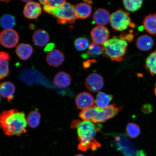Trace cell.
<instances>
[{"instance_id":"obj_27","label":"cell","mask_w":156,"mask_h":156,"mask_svg":"<svg viewBox=\"0 0 156 156\" xmlns=\"http://www.w3.org/2000/svg\"><path fill=\"white\" fill-rule=\"evenodd\" d=\"M15 19L12 15L5 14L3 15L0 19V25L3 29H12L15 27Z\"/></svg>"},{"instance_id":"obj_15","label":"cell","mask_w":156,"mask_h":156,"mask_svg":"<svg viewBox=\"0 0 156 156\" xmlns=\"http://www.w3.org/2000/svg\"><path fill=\"white\" fill-rule=\"evenodd\" d=\"M110 15L106 9L100 8L94 13L93 20L95 24L103 26L108 24L110 20Z\"/></svg>"},{"instance_id":"obj_26","label":"cell","mask_w":156,"mask_h":156,"mask_svg":"<svg viewBox=\"0 0 156 156\" xmlns=\"http://www.w3.org/2000/svg\"><path fill=\"white\" fill-rule=\"evenodd\" d=\"M145 66L146 70L152 75H156V50L146 58Z\"/></svg>"},{"instance_id":"obj_39","label":"cell","mask_w":156,"mask_h":156,"mask_svg":"<svg viewBox=\"0 0 156 156\" xmlns=\"http://www.w3.org/2000/svg\"><path fill=\"white\" fill-rule=\"evenodd\" d=\"M75 156H85L83 154H77L76 155H75Z\"/></svg>"},{"instance_id":"obj_30","label":"cell","mask_w":156,"mask_h":156,"mask_svg":"<svg viewBox=\"0 0 156 156\" xmlns=\"http://www.w3.org/2000/svg\"><path fill=\"white\" fill-rule=\"evenodd\" d=\"M74 44L77 50L83 51L88 48L89 42L87 38L82 37L76 39Z\"/></svg>"},{"instance_id":"obj_28","label":"cell","mask_w":156,"mask_h":156,"mask_svg":"<svg viewBox=\"0 0 156 156\" xmlns=\"http://www.w3.org/2000/svg\"><path fill=\"white\" fill-rule=\"evenodd\" d=\"M126 132L127 136L129 137L134 139L140 136L141 129L137 124L130 122L127 124Z\"/></svg>"},{"instance_id":"obj_8","label":"cell","mask_w":156,"mask_h":156,"mask_svg":"<svg viewBox=\"0 0 156 156\" xmlns=\"http://www.w3.org/2000/svg\"><path fill=\"white\" fill-rule=\"evenodd\" d=\"M19 40L18 33L13 29H5L0 34V43L7 48H14L18 43Z\"/></svg>"},{"instance_id":"obj_17","label":"cell","mask_w":156,"mask_h":156,"mask_svg":"<svg viewBox=\"0 0 156 156\" xmlns=\"http://www.w3.org/2000/svg\"><path fill=\"white\" fill-rule=\"evenodd\" d=\"M32 39L36 45L42 47L48 44L50 40V37L46 31L38 29L35 31L33 34Z\"/></svg>"},{"instance_id":"obj_23","label":"cell","mask_w":156,"mask_h":156,"mask_svg":"<svg viewBox=\"0 0 156 156\" xmlns=\"http://www.w3.org/2000/svg\"><path fill=\"white\" fill-rule=\"evenodd\" d=\"M113 99L112 95L107 94L103 92H99L97 95L95 103L98 107L104 108L109 106Z\"/></svg>"},{"instance_id":"obj_37","label":"cell","mask_w":156,"mask_h":156,"mask_svg":"<svg viewBox=\"0 0 156 156\" xmlns=\"http://www.w3.org/2000/svg\"><path fill=\"white\" fill-rule=\"evenodd\" d=\"M84 2L85 3L89 4H91L93 3V1H84Z\"/></svg>"},{"instance_id":"obj_29","label":"cell","mask_w":156,"mask_h":156,"mask_svg":"<svg viewBox=\"0 0 156 156\" xmlns=\"http://www.w3.org/2000/svg\"><path fill=\"white\" fill-rule=\"evenodd\" d=\"M143 3L142 0H125L123 1L125 9L130 12H134L139 10L141 7Z\"/></svg>"},{"instance_id":"obj_2","label":"cell","mask_w":156,"mask_h":156,"mask_svg":"<svg viewBox=\"0 0 156 156\" xmlns=\"http://www.w3.org/2000/svg\"><path fill=\"white\" fill-rule=\"evenodd\" d=\"M77 128L78 140L80 142L78 150L83 151L89 150L94 151L101 147V144L94 138L97 132L101 129L100 124L95 125L91 121L83 122L80 121Z\"/></svg>"},{"instance_id":"obj_35","label":"cell","mask_w":156,"mask_h":156,"mask_svg":"<svg viewBox=\"0 0 156 156\" xmlns=\"http://www.w3.org/2000/svg\"><path fill=\"white\" fill-rule=\"evenodd\" d=\"M55 44L53 43H50L47 45L46 47L44 48L45 51H48L49 52L53 50Z\"/></svg>"},{"instance_id":"obj_20","label":"cell","mask_w":156,"mask_h":156,"mask_svg":"<svg viewBox=\"0 0 156 156\" xmlns=\"http://www.w3.org/2000/svg\"><path fill=\"white\" fill-rule=\"evenodd\" d=\"M33 51L34 49L30 44L22 43L17 47L15 51L20 59L26 60L32 56Z\"/></svg>"},{"instance_id":"obj_10","label":"cell","mask_w":156,"mask_h":156,"mask_svg":"<svg viewBox=\"0 0 156 156\" xmlns=\"http://www.w3.org/2000/svg\"><path fill=\"white\" fill-rule=\"evenodd\" d=\"M91 39L94 43L101 45L106 42L110 36L108 29L103 26H98L94 28L91 33Z\"/></svg>"},{"instance_id":"obj_6","label":"cell","mask_w":156,"mask_h":156,"mask_svg":"<svg viewBox=\"0 0 156 156\" xmlns=\"http://www.w3.org/2000/svg\"><path fill=\"white\" fill-rule=\"evenodd\" d=\"M110 24L114 30L122 32L129 27L134 28L135 25L132 22L129 13L122 9H119L112 13L110 17Z\"/></svg>"},{"instance_id":"obj_14","label":"cell","mask_w":156,"mask_h":156,"mask_svg":"<svg viewBox=\"0 0 156 156\" xmlns=\"http://www.w3.org/2000/svg\"><path fill=\"white\" fill-rule=\"evenodd\" d=\"M15 91V86L11 82L5 81L0 84V96L7 99L9 102L14 98Z\"/></svg>"},{"instance_id":"obj_9","label":"cell","mask_w":156,"mask_h":156,"mask_svg":"<svg viewBox=\"0 0 156 156\" xmlns=\"http://www.w3.org/2000/svg\"><path fill=\"white\" fill-rule=\"evenodd\" d=\"M85 85L89 91L96 93L100 91L104 86V79L102 76L99 74L92 73L86 79Z\"/></svg>"},{"instance_id":"obj_3","label":"cell","mask_w":156,"mask_h":156,"mask_svg":"<svg viewBox=\"0 0 156 156\" xmlns=\"http://www.w3.org/2000/svg\"><path fill=\"white\" fill-rule=\"evenodd\" d=\"M43 10L57 18L59 24H73L78 19L75 6L67 2L56 8H52L47 4L43 5Z\"/></svg>"},{"instance_id":"obj_13","label":"cell","mask_w":156,"mask_h":156,"mask_svg":"<svg viewBox=\"0 0 156 156\" xmlns=\"http://www.w3.org/2000/svg\"><path fill=\"white\" fill-rule=\"evenodd\" d=\"M46 60L49 65L58 67L63 63L65 60V56L61 51L54 49L48 52Z\"/></svg>"},{"instance_id":"obj_32","label":"cell","mask_w":156,"mask_h":156,"mask_svg":"<svg viewBox=\"0 0 156 156\" xmlns=\"http://www.w3.org/2000/svg\"><path fill=\"white\" fill-rule=\"evenodd\" d=\"M65 0H60V1H47L48 5L52 8H56L60 6L66 2Z\"/></svg>"},{"instance_id":"obj_4","label":"cell","mask_w":156,"mask_h":156,"mask_svg":"<svg viewBox=\"0 0 156 156\" xmlns=\"http://www.w3.org/2000/svg\"><path fill=\"white\" fill-rule=\"evenodd\" d=\"M128 45L126 41L116 36L114 37L103 45V54L112 61H122L126 53Z\"/></svg>"},{"instance_id":"obj_7","label":"cell","mask_w":156,"mask_h":156,"mask_svg":"<svg viewBox=\"0 0 156 156\" xmlns=\"http://www.w3.org/2000/svg\"><path fill=\"white\" fill-rule=\"evenodd\" d=\"M115 140L119 142L120 148L127 156H146L144 151L136 149L125 136L122 134L115 136Z\"/></svg>"},{"instance_id":"obj_1","label":"cell","mask_w":156,"mask_h":156,"mask_svg":"<svg viewBox=\"0 0 156 156\" xmlns=\"http://www.w3.org/2000/svg\"><path fill=\"white\" fill-rule=\"evenodd\" d=\"M25 113L17 109L4 111L0 114V127L7 136H20L27 132Z\"/></svg>"},{"instance_id":"obj_21","label":"cell","mask_w":156,"mask_h":156,"mask_svg":"<svg viewBox=\"0 0 156 156\" xmlns=\"http://www.w3.org/2000/svg\"><path fill=\"white\" fill-rule=\"evenodd\" d=\"M75 8L78 18L84 19L88 18L92 12V7L88 3L84 2L76 5Z\"/></svg>"},{"instance_id":"obj_25","label":"cell","mask_w":156,"mask_h":156,"mask_svg":"<svg viewBox=\"0 0 156 156\" xmlns=\"http://www.w3.org/2000/svg\"><path fill=\"white\" fill-rule=\"evenodd\" d=\"M87 53L82 55V57L83 58L97 57L103 54L102 47L93 42L89 45Z\"/></svg>"},{"instance_id":"obj_16","label":"cell","mask_w":156,"mask_h":156,"mask_svg":"<svg viewBox=\"0 0 156 156\" xmlns=\"http://www.w3.org/2000/svg\"><path fill=\"white\" fill-rule=\"evenodd\" d=\"M11 56L6 52H0V80L8 76L9 73V61Z\"/></svg>"},{"instance_id":"obj_18","label":"cell","mask_w":156,"mask_h":156,"mask_svg":"<svg viewBox=\"0 0 156 156\" xmlns=\"http://www.w3.org/2000/svg\"><path fill=\"white\" fill-rule=\"evenodd\" d=\"M54 84L60 88L69 87L71 83V77L69 74L64 72H60L56 74L54 80Z\"/></svg>"},{"instance_id":"obj_41","label":"cell","mask_w":156,"mask_h":156,"mask_svg":"<svg viewBox=\"0 0 156 156\" xmlns=\"http://www.w3.org/2000/svg\"><path fill=\"white\" fill-rule=\"evenodd\" d=\"M1 97H0V102H1Z\"/></svg>"},{"instance_id":"obj_34","label":"cell","mask_w":156,"mask_h":156,"mask_svg":"<svg viewBox=\"0 0 156 156\" xmlns=\"http://www.w3.org/2000/svg\"><path fill=\"white\" fill-rule=\"evenodd\" d=\"M96 62L97 60L95 59L88 60L87 61L83 62V67L85 69H86V68H89L91 64L96 63Z\"/></svg>"},{"instance_id":"obj_22","label":"cell","mask_w":156,"mask_h":156,"mask_svg":"<svg viewBox=\"0 0 156 156\" xmlns=\"http://www.w3.org/2000/svg\"><path fill=\"white\" fill-rule=\"evenodd\" d=\"M143 27L150 34H156V14L152 13L146 16L143 21Z\"/></svg>"},{"instance_id":"obj_5","label":"cell","mask_w":156,"mask_h":156,"mask_svg":"<svg viewBox=\"0 0 156 156\" xmlns=\"http://www.w3.org/2000/svg\"><path fill=\"white\" fill-rule=\"evenodd\" d=\"M80 118L83 121L91 120L93 122L97 123L104 122L114 117V113L109 106L102 108L94 106L82 111L79 114Z\"/></svg>"},{"instance_id":"obj_31","label":"cell","mask_w":156,"mask_h":156,"mask_svg":"<svg viewBox=\"0 0 156 156\" xmlns=\"http://www.w3.org/2000/svg\"><path fill=\"white\" fill-rule=\"evenodd\" d=\"M129 33H122L120 35V38L125 41L131 42L133 41L134 35L132 33L133 32L132 30H129Z\"/></svg>"},{"instance_id":"obj_33","label":"cell","mask_w":156,"mask_h":156,"mask_svg":"<svg viewBox=\"0 0 156 156\" xmlns=\"http://www.w3.org/2000/svg\"><path fill=\"white\" fill-rule=\"evenodd\" d=\"M153 107L151 104H144L142 107V111L144 114H150L153 111Z\"/></svg>"},{"instance_id":"obj_36","label":"cell","mask_w":156,"mask_h":156,"mask_svg":"<svg viewBox=\"0 0 156 156\" xmlns=\"http://www.w3.org/2000/svg\"><path fill=\"white\" fill-rule=\"evenodd\" d=\"M39 2L41 4L43 5H45L47 4V0H44V1H39Z\"/></svg>"},{"instance_id":"obj_40","label":"cell","mask_w":156,"mask_h":156,"mask_svg":"<svg viewBox=\"0 0 156 156\" xmlns=\"http://www.w3.org/2000/svg\"><path fill=\"white\" fill-rule=\"evenodd\" d=\"M155 95H156V83L155 84Z\"/></svg>"},{"instance_id":"obj_19","label":"cell","mask_w":156,"mask_h":156,"mask_svg":"<svg viewBox=\"0 0 156 156\" xmlns=\"http://www.w3.org/2000/svg\"><path fill=\"white\" fill-rule=\"evenodd\" d=\"M154 42L151 37L147 35H141L136 41V46L138 49L143 51H147L151 49Z\"/></svg>"},{"instance_id":"obj_11","label":"cell","mask_w":156,"mask_h":156,"mask_svg":"<svg viewBox=\"0 0 156 156\" xmlns=\"http://www.w3.org/2000/svg\"><path fill=\"white\" fill-rule=\"evenodd\" d=\"M94 101V98L92 94L87 92L79 94L75 98V104L77 108L83 111L92 107Z\"/></svg>"},{"instance_id":"obj_38","label":"cell","mask_w":156,"mask_h":156,"mask_svg":"<svg viewBox=\"0 0 156 156\" xmlns=\"http://www.w3.org/2000/svg\"><path fill=\"white\" fill-rule=\"evenodd\" d=\"M23 2H25L26 3H28L29 2H32V1H22Z\"/></svg>"},{"instance_id":"obj_24","label":"cell","mask_w":156,"mask_h":156,"mask_svg":"<svg viewBox=\"0 0 156 156\" xmlns=\"http://www.w3.org/2000/svg\"><path fill=\"white\" fill-rule=\"evenodd\" d=\"M41 116L37 111H32L27 115L26 120L28 125L30 128H36L40 125Z\"/></svg>"},{"instance_id":"obj_12","label":"cell","mask_w":156,"mask_h":156,"mask_svg":"<svg viewBox=\"0 0 156 156\" xmlns=\"http://www.w3.org/2000/svg\"><path fill=\"white\" fill-rule=\"evenodd\" d=\"M41 13L42 9L40 4L36 2H31L27 3L23 10L25 17L30 19L37 18Z\"/></svg>"}]
</instances>
